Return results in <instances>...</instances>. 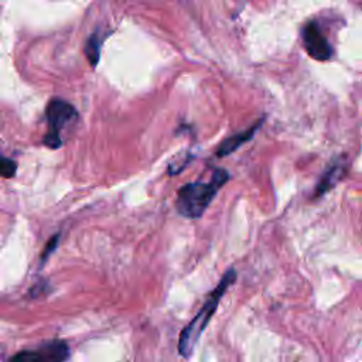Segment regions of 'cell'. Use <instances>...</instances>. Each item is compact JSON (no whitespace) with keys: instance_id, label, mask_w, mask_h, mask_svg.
Listing matches in <instances>:
<instances>
[{"instance_id":"1","label":"cell","mask_w":362,"mask_h":362,"mask_svg":"<svg viewBox=\"0 0 362 362\" xmlns=\"http://www.w3.org/2000/svg\"><path fill=\"white\" fill-rule=\"evenodd\" d=\"M229 174L223 168H215L209 181H195L178 189L175 208L181 216L195 219L204 215L218 189L228 181Z\"/></svg>"},{"instance_id":"2","label":"cell","mask_w":362,"mask_h":362,"mask_svg":"<svg viewBox=\"0 0 362 362\" xmlns=\"http://www.w3.org/2000/svg\"><path fill=\"white\" fill-rule=\"evenodd\" d=\"M235 277H236L235 270L229 269L223 274V277L221 279V281L216 286V288L212 290V293L209 294L206 301L202 304V307L197 313V315L181 331L180 339H178V352H180V355H182L184 358H189L191 356L197 342L199 341V337H201L202 331L205 329V327L211 321L214 313L216 311V307H218L222 296L226 293L229 286L235 281Z\"/></svg>"},{"instance_id":"3","label":"cell","mask_w":362,"mask_h":362,"mask_svg":"<svg viewBox=\"0 0 362 362\" xmlns=\"http://www.w3.org/2000/svg\"><path fill=\"white\" fill-rule=\"evenodd\" d=\"M45 116L48 122V132L44 137V144L49 148H58L62 144L61 132L76 120L78 112L69 102L54 98L47 105Z\"/></svg>"},{"instance_id":"4","label":"cell","mask_w":362,"mask_h":362,"mask_svg":"<svg viewBox=\"0 0 362 362\" xmlns=\"http://www.w3.org/2000/svg\"><path fill=\"white\" fill-rule=\"evenodd\" d=\"M301 40L307 54L317 61H328L332 57V47L315 21H308L301 30Z\"/></svg>"},{"instance_id":"5","label":"cell","mask_w":362,"mask_h":362,"mask_svg":"<svg viewBox=\"0 0 362 362\" xmlns=\"http://www.w3.org/2000/svg\"><path fill=\"white\" fill-rule=\"evenodd\" d=\"M69 356V348L62 341H52L49 344L42 345L34 351H24L21 354L14 355L11 359L16 361H27V362H59L65 361Z\"/></svg>"},{"instance_id":"6","label":"cell","mask_w":362,"mask_h":362,"mask_svg":"<svg viewBox=\"0 0 362 362\" xmlns=\"http://www.w3.org/2000/svg\"><path fill=\"white\" fill-rule=\"evenodd\" d=\"M346 161L344 158H337L325 171V174L321 177L317 188H315V195L320 197L322 194H325L327 191H329L331 188H334L337 185V182L344 177V174L346 173Z\"/></svg>"},{"instance_id":"7","label":"cell","mask_w":362,"mask_h":362,"mask_svg":"<svg viewBox=\"0 0 362 362\" xmlns=\"http://www.w3.org/2000/svg\"><path fill=\"white\" fill-rule=\"evenodd\" d=\"M262 122H263V120H259V122H256L252 127H249V129H246V130H243V132H240V133H236V134L228 137L226 140H223V141L221 143V146L218 147L216 156H218V157H223V156H228V154L233 153L235 150H238L242 144H245L247 140H250V139L253 137L255 132L262 126Z\"/></svg>"},{"instance_id":"8","label":"cell","mask_w":362,"mask_h":362,"mask_svg":"<svg viewBox=\"0 0 362 362\" xmlns=\"http://www.w3.org/2000/svg\"><path fill=\"white\" fill-rule=\"evenodd\" d=\"M100 45H102V38L95 33L92 34L85 45V54L88 57V61L92 66H96L99 57H100Z\"/></svg>"},{"instance_id":"9","label":"cell","mask_w":362,"mask_h":362,"mask_svg":"<svg viewBox=\"0 0 362 362\" xmlns=\"http://www.w3.org/2000/svg\"><path fill=\"white\" fill-rule=\"evenodd\" d=\"M16 170H17L16 163L0 153V177L11 178L16 174Z\"/></svg>"},{"instance_id":"10","label":"cell","mask_w":362,"mask_h":362,"mask_svg":"<svg viewBox=\"0 0 362 362\" xmlns=\"http://www.w3.org/2000/svg\"><path fill=\"white\" fill-rule=\"evenodd\" d=\"M58 240H59V235H54V236L49 239V242L47 243L45 249H44V252H42V255H41V263H44V262L48 259V256L55 250V247H57V245H58Z\"/></svg>"}]
</instances>
